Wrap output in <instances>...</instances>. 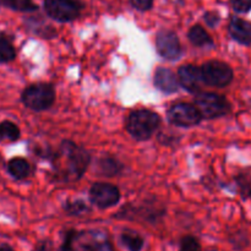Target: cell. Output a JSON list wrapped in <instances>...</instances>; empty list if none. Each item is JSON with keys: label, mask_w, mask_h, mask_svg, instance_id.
I'll list each match as a JSON object with an SVG mask.
<instances>
[{"label": "cell", "mask_w": 251, "mask_h": 251, "mask_svg": "<svg viewBox=\"0 0 251 251\" xmlns=\"http://www.w3.org/2000/svg\"><path fill=\"white\" fill-rule=\"evenodd\" d=\"M228 31L235 42L243 46L251 47V22L240 17H232Z\"/></svg>", "instance_id": "12"}, {"label": "cell", "mask_w": 251, "mask_h": 251, "mask_svg": "<svg viewBox=\"0 0 251 251\" xmlns=\"http://www.w3.org/2000/svg\"><path fill=\"white\" fill-rule=\"evenodd\" d=\"M131 2L132 6L137 10H141V11H146L150 10L153 5V0H129Z\"/></svg>", "instance_id": "25"}, {"label": "cell", "mask_w": 251, "mask_h": 251, "mask_svg": "<svg viewBox=\"0 0 251 251\" xmlns=\"http://www.w3.org/2000/svg\"><path fill=\"white\" fill-rule=\"evenodd\" d=\"M54 169L61 181H76L82 176L90 163V154L71 141H63L54 154Z\"/></svg>", "instance_id": "1"}, {"label": "cell", "mask_w": 251, "mask_h": 251, "mask_svg": "<svg viewBox=\"0 0 251 251\" xmlns=\"http://www.w3.org/2000/svg\"><path fill=\"white\" fill-rule=\"evenodd\" d=\"M16 58V50L11 39L0 32V63H10Z\"/></svg>", "instance_id": "18"}, {"label": "cell", "mask_w": 251, "mask_h": 251, "mask_svg": "<svg viewBox=\"0 0 251 251\" xmlns=\"http://www.w3.org/2000/svg\"><path fill=\"white\" fill-rule=\"evenodd\" d=\"M0 5L20 12H32L38 9L33 0H0Z\"/></svg>", "instance_id": "19"}, {"label": "cell", "mask_w": 251, "mask_h": 251, "mask_svg": "<svg viewBox=\"0 0 251 251\" xmlns=\"http://www.w3.org/2000/svg\"><path fill=\"white\" fill-rule=\"evenodd\" d=\"M195 105L205 119L225 117L230 110V104L227 98L212 92H203L196 96Z\"/></svg>", "instance_id": "5"}, {"label": "cell", "mask_w": 251, "mask_h": 251, "mask_svg": "<svg viewBox=\"0 0 251 251\" xmlns=\"http://www.w3.org/2000/svg\"><path fill=\"white\" fill-rule=\"evenodd\" d=\"M202 119L198 107L189 103H176L168 109V120L176 126H195L200 124Z\"/></svg>", "instance_id": "8"}, {"label": "cell", "mask_w": 251, "mask_h": 251, "mask_svg": "<svg viewBox=\"0 0 251 251\" xmlns=\"http://www.w3.org/2000/svg\"><path fill=\"white\" fill-rule=\"evenodd\" d=\"M230 6L235 12L247 14L251 10V0H229Z\"/></svg>", "instance_id": "24"}, {"label": "cell", "mask_w": 251, "mask_h": 251, "mask_svg": "<svg viewBox=\"0 0 251 251\" xmlns=\"http://www.w3.org/2000/svg\"><path fill=\"white\" fill-rule=\"evenodd\" d=\"M203 83L215 87H226L234 78V73L228 64L218 60H210L201 66Z\"/></svg>", "instance_id": "6"}, {"label": "cell", "mask_w": 251, "mask_h": 251, "mask_svg": "<svg viewBox=\"0 0 251 251\" xmlns=\"http://www.w3.org/2000/svg\"><path fill=\"white\" fill-rule=\"evenodd\" d=\"M179 251H202V248H201L198 238L193 237V235H185L181 238Z\"/></svg>", "instance_id": "22"}, {"label": "cell", "mask_w": 251, "mask_h": 251, "mask_svg": "<svg viewBox=\"0 0 251 251\" xmlns=\"http://www.w3.org/2000/svg\"><path fill=\"white\" fill-rule=\"evenodd\" d=\"M156 48L159 55L167 60H178L181 55V46L173 31L162 29L156 36Z\"/></svg>", "instance_id": "10"}, {"label": "cell", "mask_w": 251, "mask_h": 251, "mask_svg": "<svg viewBox=\"0 0 251 251\" xmlns=\"http://www.w3.org/2000/svg\"><path fill=\"white\" fill-rule=\"evenodd\" d=\"M64 210L69 216H82L90 212V207L82 200L66 201L65 205H64Z\"/></svg>", "instance_id": "21"}, {"label": "cell", "mask_w": 251, "mask_h": 251, "mask_svg": "<svg viewBox=\"0 0 251 251\" xmlns=\"http://www.w3.org/2000/svg\"><path fill=\"white\" fill-rule=\"evenodd\" d=\"M153 82L154 86L164 93L176 92L179 86H180L178 75H176L173 71L166 68L157 69L156 73H154Z\"/></svg>", "instance_id": "13"}, {"label": "cell", "mask_w": 251, "mask_h": 251, "mask_svg": "<svg viewBox=\"0 0 251 251\" xmlns=\"http://www.w3.org/2000/svg\"><path fill=\"white\" fill-rule=\"evenodd\" d=\"M36 251H49V242H41L37 245Z\"/></svg>", "instance_id": "27"}, {"label": "cell", "mask_w": 251, "mask_h": 251, "mask_svg": "<svg viewBox=\"0 0 251 251\" xmlns=\"http://www.w3.org/2000/svg\"><path fill=\"white\" fill-rule=\"evenodd\" d=\"M189 41L196 47H207L212 46L213 41L211 38L210 34L206 32V29L203 27H201L200 25H196L190 28L188 33Z\"/></svg>", "instance_id": "15"}, {"label": "cell", "mask_w": 251, "mask_h": 251, "mask_svg": "<svg viewBox=\"0 0 251 251\" xmlns=\"http://www.w3.org/2000/svg\"><path fill=\"white\" fill-rule=\"evenodd\" d=\"M21 136L19 126L10 120L0 122V141H17Z\"/></svg>", "instance_id": "17"}, {"label": "cell", "mask_w": 251, "mask_h": 251, "mask_svg": "<svg viewBox=\"0 0 251 251\" xmlns=\"http://www.w3.org/2000/svg\"><path fill=\"white\" fill-rule=\"evenodd\" d=\"M21 100L27 108L34 112L47 110L55 100V91L48 83H33L24 90Z\"/></svg>", "instance_id": "4"}, {"label": "cell", "mask_w": 251, "mask_h": 251, "mask_svg": "<svg viewBox=\"0 0 251 251\" xmlns=\"http://www.w3.org/2000/svg\"><path fill=\"white\" fill-rule=\"evenodd\" d=\"M91 202L98 208H109L120 201V191L117 186L107 183L93 184L90 190Z\"/></svg>", "instance_id": "9"}, {"label": "cell", "mask_w": 251, "mask_h": 251, "mask_svg": "<svg viewBox=\"0 0 251 251\" xmlns=\"http://www.w3.org/2000/svg\"><path fill=\"white\" fill-rule=\"evenodd\" d=\"M98 166H100V172L103 176H117L123 171V164L115 158H112V157H105V158L100 159Z\"/></svg>", "instance_id": "20"}, {"label": "cell", "mask_w": 251, "mask_h": 251, "mask_svg": "<svg viewBox=\"0 0 251 251\" xmlns=\"http://www.w3.org/2000/svg\"><path fill=\"white\" fill-rule=\"evenodd\" d=\"M0 251H15L14 248L9 244H1L0 245Z\"/></svg>", "instance_id": "28"}, {"label": "cell", "mask_w": 251, "mask_h": 251, "mask_svg": "<svg viewBox=\"0 0 251 251\" xmlns=\"http://www.w3.org/2000/svg\"><path fill=\"white\" fill-rule=\"evenodd\" d=\"M161 125V118L150 109H137L126 119V130L135 140H149Z\"/></svg>", "instance_id": "3"}, {"label": "cell", "mask_w": 251, "mask_h": 251, "mask_svg": "<svg viewBox=\"0 0 251 251\" xmlns=\"http://www.w3.org/2000/svg\"><path fill=\"white\" fill-rule=\"evenodd\" d=\"M60 251H114V248L104 232L69 229L64 235Z\"/></svg>", "instance_id": "2"}, {"label": "cell", "mask_w": 251, "mask_h": 251, "mask_svg": "<svg viewBox=\"0 0 251 251\" xmlns=\"http://www.w3.org/2000/svg\"><path fill=\"white\" fill-rule=\"evenodd\" d=\"M203 19H205L206 24L211 27L217 26V24L220 22V16H218L217 12H212V11L206 12L205 16H203Z\"/></svg>", "instance_id": "26"}, {"label": "cell", "mask_w": 251, "mask_h": 251, "mask_svg": "<svg viewBox=\"0 0 251 251\" xmlns=\"http://www.w3.org/2000/svg\"><path fill=\"white\" fill-rule=\"evenodd\" d=\"M120 242L124 245L125 249L129 251H141L145 247V239L139 233L131 232V230H125L120 235Z\"/></svg>", "instance_id": "16"}, {"label": "cell", "mask_w": 251, "mask_h": 251, "mask_svg": "<svg viewBox=\"0 0 251 251\" xmlns=\"http://www.w3.org/2000/svg\"><path fill=\"white\" fill-rule=\"evenodd\" d=\"M82 5L76 0H44V10L50 19L58 22H70L77 19Z\"/></svg>", "instance_id": "7"}, {"label": "cell", "mask_w": 251, "mask_h": 251, "mask_svg": "<svg viewBox=\"0 0 251 251\" xmlns=\"http://www.w3.org/2000/svg\"><path fill=\"white\" fill-rule=\"evenodd\" d=\"M179 83L184 90L190 93H198L201 90V83L203 82L201 69L194 65H184L178 70Z\"/></svg>", "instance_id": "11"}, {"label": "cell", "mask_w": 251, "mask_h": 251, "mask_svg": "<svg viewBox=\"0 0 251 251\" xmlns=\"http://www.w3.org/2000/svg\"><path fill=\"white\" fill-rule=\"evenodd\" d=\"M239 191L244 199H248L251 196V176L249 174H242L237 178Z\"/></svg>", "instance_id": "23"}, {"label": "cell", "mask_w": 251, "mask_h": 251, "mask_svg": "<svg viewBox=\"0 0 251 251\" xmlns=\"http://www.w3.org/2000/svg\"><path fill=\"white\" fill-rule=\"evenodd\" d=\"M7 172L12 178L22 180L31 174V164L22 157H14L7 162Z\"/></svg>", "instance_id": "14"}]
</instances>
